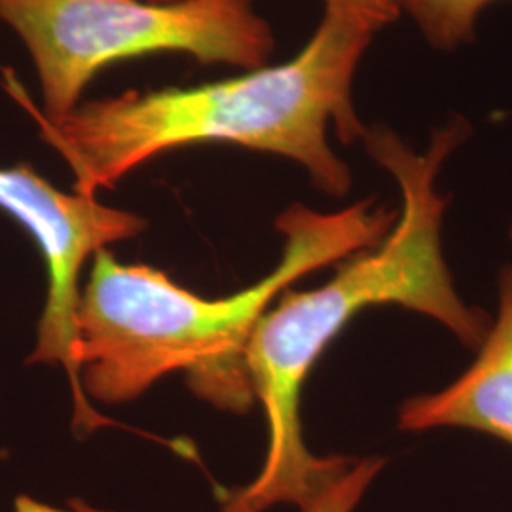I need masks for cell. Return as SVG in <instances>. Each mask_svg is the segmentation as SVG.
<instances>
[{
	"mask_svg": "<svg viewBox=\"0 0 512 512\" xmlns=\"http://www.w3.org/2000/svg\"><path fill=\"white\" fill-rule=\"evenodd\" d=\"M467 137V120L456 118L435 129L427 150L418 152L387 126L366 128V154L395 179L401 211L378 245L348 256L321 287L283 291L258 319L245 372L266 420V458L249 486L224 497L220 512L302 509L348 467L351 459L311 454L300 412L313 366L361 311L399 306L444 325L467 348L482 344L492 319L469 306L454 285L442 251L450 200L437 186L442 165Z\"/></svg>",
	"mask_w": 512,
	"mask_h": 512,
	"instance_id": "cell-1",
	"label": "cell"
},
{
	"mask_svg": "<svg viewBox=\"0 0 512 512\" xmlns=\"http://www.w3.org/2000/svg\"><path fill=\"white\" fill-rule=\"evenodd\" d=\"M376 33L325 10L308 44L285 63L264 65L220 82L162 88L80 103L48 122L4 71V88L37 122L40 139L73 171L74 192L97 198L139 165L169 150L228 143L289 158L334 198L351 190V171L329 145L361 141L366 126L353 107V80Z\"/></svg>",
	"mask_w": 512,
	"mask_h": 512,
	"instance_id": "cell-2",
	"label": "cell"
},
{
	"mask_svg": "<svg viewBox=\"0 0 512 512\" xmlns=\"http://www.w3.org/2000/svg\"><path fill=\"white\" fill-rule=\"evenodd\" d=\"M397 215L374 200L336 213L294 203L275 220L283 236L277 266L253 287L224 298H203L162 270L122 264L101 251L93 256L78 308L76 366L88 401L128 403L183 372L203 399L245 410L255 401L245 349L258 319L294 281L378 245Z\"/></svg>",
	"mask_w": 512,
	"mask_h": 512,
	"instance_id": "cell-3",
	"label": "cell"
},
{
	"mask_svg": "<svg viewBox=\"0 0 512 512\" xmlns=\"http://www.w3.org/2000/svg\"><path fill=\"white\" fill-rule=\"evenodd\" d=\"M6 23L33 61L48 122L69 116L99 71L150 54L253 71L275 50L255 0H0Z\"/></svg>",
	"mask_w": 512,
	"mask_h": 512,
	"instance_id": "cell-4",
	"label": "cell"
},
{
	"mask_svg": "<svg viewBox=\"0 0 512 512\" xmlns=\"http://www.w3.org/2000/svg\"><path fill=\"white\" fill-rule=\"evenodd\" d=\"M0 209L29 232L48 272V294L38 319L29 365L61 366L73 393L74 429L82 435L112 421L88 401L76 366L80 277L86 262L109 245L137 238L147 220L97 198L67 194L29 164L0 167Z\"/></svg>",
	"mask_w": 512,
	"mask_h": 512,
	"instance_id": "cell-5",
	"label": "cell"
},
{
	"mask_svg": "<svg viewBox=\"0 0 512 512\" xmlns=\"http://www.w3.org/2000/svg\"><path fill=\"white\" fill-rule=\"evenodd\" d=\"M476 359L435 393L416 395L399 410V429H471L512 448V266L499 275V310Z\"/></svg>",
	"mask_w": 512,
	"mask_h": 512,
	"instance_id": "cell-6",
	"label": "cell"
},
{
	"mask_svg": "<svg viewBox=\"0 0 512 512\" xmlns=\"http://www.w3.org/2000/svg\"><path fill=\"white\" fill-rule=\"evenodd\" d=\"M418 25L425 40L442 52L473 42L476 19L501 0H395Z\"/></svg>",
	"mask_w": 512,
	"mask_h": 512,
	"instance_id": "cell-7",
	"label": "cell"
},
{
	"mask_svg": "<svg viewBox=\"0 0 512 512\" xmlns=\"http://www.w3.org/2000/svg\"><path fill=\"white\" fill-rule=\"evenodd\" d=\"M382 458L351 459L300 512H353L384 469Z\"/></svg>",
	"mask_w": 512,
	"mask_h": 512,
	"instance_id": "cell-8",
	"label": "cell"
},
{
	"mask_svg": "<svg viewBox=\"0 0 512 512\" xmlns=\"http://www.w3.org/2000/svg\"><path fill=\"white\" fill-rule=\"evenodd\" d=\"M325 10L348 16L366 27H370L374 33L382 31L393 21H397L401 10L395 0H323Z\"/></svg>",
	"mask_w": 512,
	"mask_h": 512,
	"instance_id": "cell-9",
	"label": "cell"
},
{
	"mask_svg": "<svg viewBox=\"0 0 512 512\" xmlns=\"http://www.w3.org/2000/svg\"><path fill=\"white\" fill-rule=\"evenodd\" d=\"M16 512H109L99 511V509H93L86 503H73L71 507H54V505H48V503H40L35 501L31 497H19L16 501Z\"/></svg>",
	"mask_w": 512,
	"mask_h": 512,
	"instance_id": "cell-10",
	"label": "cell"
},
{
	"mask_svg": "<svg viewBox=\"0 0 512 512\" xmlns=\"http://www.w3.org/2000/svg\"><path fill=\"white\" fill-rule=\"evenodd\" d=\"M147 2H158V4H177V2H188V0H147Z\"/></svg>",
	"mask_w": 512,
	"mask_h": 512,
	"instance_id": "cell-11",
	"label": "cell"
},
{
	"mask_svg": "<svg viewBox=\"0 0 512 512\" xmlns=\"http://www.w3.org/2000/svg\"><path fill=\"white\" fill-rule=\"evenodd\" d=\"M511 239H512V226H511Z\"/></svg>",
	"mask_w": 512,
	"mask_h": 512,
	"instance_id": "cell-12",
	"label": "cell"
}]
</instances>
